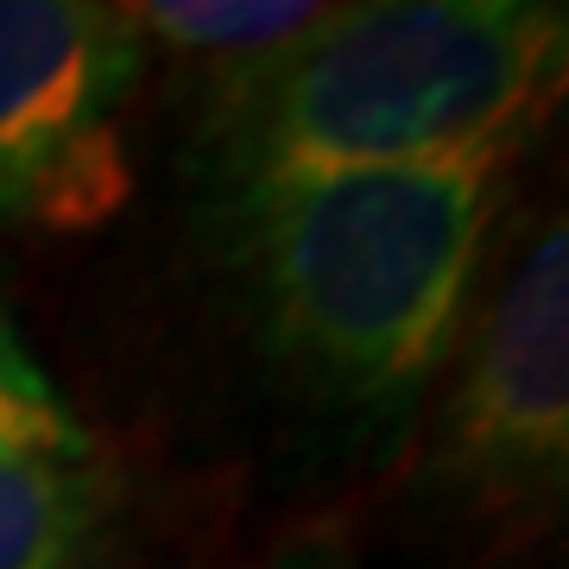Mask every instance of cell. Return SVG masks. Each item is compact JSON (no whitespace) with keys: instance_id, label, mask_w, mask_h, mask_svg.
Segmentation results:
<instances>
[{"instance_id":"6da1fadb","label":"cell","mask_w":569,"mask_h":569,"mask_svg":"<svg viewBox=\"0 0 569 569\" xmlns=\"http://www.w3.org/2000/svg\"><path fill=\"white\" fill-rule=\"evenodd\" d=\"M569 0H336L298 39L228 63L190 171L216 209L336 171L526 152L557 114Z\"/></svg>"},{"instance_id":"7a4b0ae2","label":"cell","mask_w":569,"mask_h":569,"mask_svg":"<svg viewBox=\"0 0 569 569\" xmlns=\"http://www.w3.org/2000/svg\"><path fill=\"white\" fill-rule=\"evenodd\" d=\"M526 152L336 171L216 209L266 355L323 411L399 425L456 355Z\"/></svg>"},{"instance_id":"3957f363","label":"cell","mask_w":569,"mask_h":569,"mask_svg":"<svg viewBox=\"0 0 569 569\" xmlns=\"http://www.w3.org/2000/svg\"><path fill=\"white\" fill-rule=\"evenodd\" d=\"M146 44L108 0H0V234H89L133 197Z\"/></svg>"},{"instance_id":"277c9868","label":"cell","mask_w":569,"mask_h":569,"mask_svg":"<svg viewBox=\"0 0 569 569\" xmlns=\"http://www.w3.org/2000/svg\"><path fill=\"white\" fill-rule=\"evenodd\" d=\"M437 475L481 507H550L569 475V234L538 222L449 355Z\"/></svg>"},{"instance_id":"5b68a950","label":"cell","mask_w":569,"mask_h":569,"mask_svg":"<svg viewBox=\"0 0 569 569\" xmlns=\"http://www.w3.org/2000/svg\"><path fill=\"white\" fill-rule=\"evenodd\" d=\"M102 468L77 456H0V569H89Z\"/></svg>"},{"instance_id":"8992f818","label":"cell","mask_w":569,"mask_h":569,"mask_svg":"<svg viewBox=\"0 0 569 569\" xmlns=\"http://www.w3.org/2000/svg\"><path fill=\"white\" fill-rule=\"evenodd\" d=\"M108 7L140 44L152 39L171 51H190V58L241 63L298 39L336 0H108Z\"/></svg>"},{"instance_id":"52a82bcc","label":"cell","mask_w":569,"mask_h":569,"mask_svg":"<svg viewBox=\"0 0 569 569\" xmlns=\"http://www.w3.org/2000/svg\"><path fill=\"white\" fill-rule=\"evenodd\" d=\"M0 406L13 411H58V387L39 367V355L26 348L20 323H13V305H7V284H0Z\"/></svg>"},{"instance_id":"ba28073f","label":"cell","mask_w":569,"mask_h":569,"mask_svg":"<svg viewBox=\"0 0 569 569\" xmlns=\"http://www.w3.org/2000/svg\"><path fill=\"white\" fill-rule=\"evenodd\" d=\"M89 449V430L77 425V411H13L0 406V456H77Z\"/></svg>"},{"instance_id":"9c48e42d","label":"cell","mask_w":569,"mask_h":569,"mask_svg":"<svg viewBox=\"0 0 569 569\" xmlns=\"http://www.w3.org/2000/svg\"><path fill=\"white\" fill-rule=\"evenodd\" d=\"M253 569H355V563H348V550H336V545H284Z\"/></svg>"}]
</instances>
